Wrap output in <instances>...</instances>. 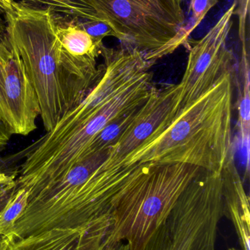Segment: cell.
Returning a JSON list of instances; mask_svg holds the SVG:
<instances>
[{
    "instance_id": "1",
    "label": "cell",
    "mask_w": 250,
    "mask_h": 250,
    "mask_svg": "<svg viewBox=\"0 0 250 250\" xmlns=\"http://www.w3.org/2000/svg\"><path fill=\"white\" fill-rule=\"evenodd\" d=\"M233 70L226 73L205 95L182 110L165 129H156L139 146L101 171L112 173L145 163H182L221 173L234 150Z\"/></svg>"
},
{
    "instance_id": "2",
    "label": "cell",
    "mask_w": 250,
    "mask_h": 250,
    "mask_svg": "<svg viewBox=\"0 0 250 250\" xmlns=\"http://www.w3.org/2000/svg\"><path fill=\"white\" fill-rule=\"evenodd\" d=\"M5 34L22 58L46 132L79 105L93 84L69 74L62 65L55 17L48 10L15 1L4 15Z\"/></svg>"
},
{
    "instance_id": "3",
    "label": "cell",
    "mask_w": 250,
    "mask_h": 250,
    "mask_svg": "<svg viewBox=\"0 0 250 250\" xmlns=\"http://www.w3.org/2000/svg\"><path fill=\"white\" fill-rule=\"evenodd\" d=\"M201 170L182 163L142 164L116 199L107 240L140 250Z\"/></svg>"
},
{
    "instance_id": "4",
    "label": "cell",
    "mask_w": 250,
    "mask_h": 250,
    "mask_svg": "<svg viewBox=\"0 0 250 250\" xmlns=\"http://www.w3.org/2000/svg\"><path fill=\"white\" fill-rule=\"evenodd\" d=\"M152 79V73L147 72L85 124L55 138L42 136L25 148L18 166L17 188L33 192L66 176L107 125L146 102L156 87Z\"/></svg>"
},
{
    "instance_id": "5",
    "label": "cell",
    "mask_w": 250,
    "mask_h": 250,
    "mask_svg": "<svg viewBox=\"0 0 250 250\" xmlns=\"http://www.w3.org/2000/svg\"><path fill=\"white\" fill-rule=\"evenodd\" d=\"M100 20L107 22L120 44L135 48L154 65L189 45V29L177 0H85Z\"/></svg>"
},
{
    "instance_id": "6",
    "label": "cell",
    "mask_w": 250,
    "mask_h": 250,
    "mask_svg": "<svg viewBox=\"0 0 250 250\" xmlns=\"http://www.w3.org/2000/svg\"><path fill=\"white\" fill-rule=\"evenodd\" d=\"M224 215L222 173L201 169L140 250H215Z\"/></svg>"
},
{
    "instance_id": "7",
    "label": "cell",
    "mask_w": 250,
    "mask_h": 250,
    "mask_svg": "<svg viewBox=\"0 0 250 250\" xmlns=\"http://www.w3.org/2000/svg\"><path fill=\"white\" fill-rule=\"evenodd\" d=\"M236 7L234 2L202 38L189 42L186 70L178 84L176 117L209 91L222 76L234 70L235 56L227 48V41Z\"/></svg>"
},
{
    "instance_id": "8",
    "label": "cell",
    "mask_w": 250,
    "mask_h": 250,
    "mask_svg": "<svg viewBox=\"0 0 250 250\" xmlns=\"http://www.w3.org/2000/svg\"><path fill=\"white\" fill-rule=\"evenodd\" d=\"M40 107L35 89L19 53L6 34L0 36V120L13 135L37 128Z\"/></svg>"
},
{
    "instance_id": "9",
    "label": "cell",
    "mask_w": 250,
    "mask_h": 250,
    "mask_svg": "<svg viewBox=\"0 0 250 250\" xmlns=\"http://www.w3.org/2000/svg\"><path fill=\"white\" fill-rule=\"evenodd\" d=\"M178 84L166 85L153 91L138 110L132 124L109 148L107 158L98 167L103 170L123 159L146 141L163 123L170 125L176 117Z\"/></svg>"
},
{
    "instance_id": "10",
    "label": "cell",
    "mask_w": 250,
    "mask_h": 250,
    "mask_svg": "<svg viewBox=\"0 0 250 250\" xmlns=\"http://www.w3.org/2000/svg\"><path fill=\"white\" fill-rule=\"evenodd\" d=\"M54 17L62 65L73 77L93 84L101 73L97 60L101 57L103 41L94 39L70 19Z\"/></svg>"
},
{
    "instance_id": "11",
    "label": "cell",
    "mask_w": 250,
    "mask_h": 250,
    "mask_svg": "<svg viewBox=\"0 0 250 250\" xmlns=\"http://www.w3.org/2000/svg\"><path fill=\"white\" fill-rule=\"evenodd\" d=\"M107 225L88 229H54L12 240L13 250H107Z\"/></svg>"
},
{
    "instance_id": "12",
    "label": "cell",
    "mask_w": 250,
    "mask_h": 250,
    "mask_svg": "<svg viewBox=\"0 0 250 250\" xmlns=\"http://www.w3.org/2000/svg\"><path fill=\"white\" fill-rule=\"evenodd\" d=\"M225 215L234 224L243 250H250V198L235 163V149L222 170Z\"/></svg>"
},
{
    "instance_id": "13",
    "label": "cell",
    "mask_w": 250,
    "mask_h": 250,
    "mask_svg": "<svg viewBox=\"0 0 250 250\" xmlns=\"http://www.w3.org/2000/svg\"><path fill=\"white\" fill-rule=\"evenodd\" d=\"M242 88L238 101L239 112V132L242 148L246 160V173L250 170V73L248 47L242 45L240 62Z\"/></svg>"
},
{
    "instance_id": "14",
    "label": "cell",
    "mask_w": 250,
    "mask_h": 250,
    "mask_svg": "<svg viewBox=\"0 0 250 250\" xmlns=\"http://www.w3.org/2000/svg\"><path fill=\"white\" fill-rule=\"evenodd\" d=\"M26 7L48 10L56 17L66 19L100 20L95 10L85 0H13Z\"/></svg>"
},
{
    "instance_id": "15",
    "label": "cell",
    "mask_w": 250,
    "mask_h": 250,
    "mask_svg": "<svg viewBox=\"0 0 250 250\" xmlns=\"http://www.w3.org/2000/svg\"><path fill=\"white\" fill-rule=\"evenodd\" d=\"M139 108L121 116L107 125L88 144L79 162L95 154L108 151L109 148L117 142L122 134L132 124Z\"/></svg>"
},
{
    "instance_id": "16",
    "label": "cell",
    "mask_w": 250,
    "mask_h": 250,
    "mask_svg": "<svg viewBox=\"0 0 250 250\" xmlns=\"http://www.w3.org/2000/svg\"><path fill=\"white\" fill-rule=\"evenodd\" d=\"M29 192L23 188H17L5 207L0 212V236L11 233L15 223L27 205Z\"/></svg>"
},
{
    "instance_id": "17",
    "label": "cell",
    "mask_w": 250,
    "mask_h": 250,
    "mask_svg": "<svg viewBox=\"0 0 250 250\" xmlns=\"http://www.w3.org/2000/svg\"><path fill=\"white\" fill-rule=\"evenodd\" d=\"M70 20L97 41H103L104 38L107 37L117 38V35L113 28L104 21L85 19H73Z\"/></svg>"
},
{
    "instance_id": "18",
    "label": "cell",
    "mask_w": 250,
    "mask_h": 250,
    "mask_svg": "<svg viewBox=\"0 0 250 250\" xmlns=\"http://www.w3.org/2000/svg\"><path fill=\"white\" fill-rule=\"evenodd\" d=\"M18 166L0 170V212L17 188Z\"/></svg>"
},
{
    "instance_id": "19",
    "label": "cell",
    "mask_w": 250,
    "mask_h": 250,
    "mask_svg": "<svg viewBox=\"0 0 250 250\" xmlns=\"http://www.w3.org/2000/svg\"><path fill=\"white\" fill-rule=\"evenodd\" d=\"M219 0H190V9L192 11V23L191 30H195L205 19L207 13L218 4Z\"/></svg>"
},
{
    "instance_id": "20",
    "label": "cell",
    "mask_w": 250,
    "mask_h": 250,
    "mask_svg": "<svg viewBox=\"0 0 250 250\" xmlns=\"http://www.w3.org/2000/svg\"><path fill=\"white\" fill-rule=\"evenodd\" d=\"M12 134L0 120V153L4 151L11 138Z\"/></svg>"
},
{
    "instance_id": "21",
    "label": "cell",
    "mask_w": 250,
    "mask_h": 250,
    "mask_svg": "<svg viewBox=\"0 0 250 250\" xmlns=\"http://www.w3.org/2000/svg\"><path fill=\"white\" fill-rule=\"evenodd\" d=\"M14 2L13 0H0V13L4 16L11 9L12 5Z\"/></svg>"
},
{
    "instance_id": "22",
    "label": "cell",
    "mask_w": 250,
    "mask_h": 250,
    "mask_svg": "<svg viewBox=\"0 0 250 250\" xmlns=\"http://www.w3.org/2000/svg\"><path fill=\"white\" fill-rule=\"evenodd\" d=\"M16 158V157L15 155L7 157V158L1 157L0 156V170L7 168V167H10V166H13V163L14 161L13 160H15Z\"/></svg>"
},
{
    "instance_id": "23",
    "label": "cell",
    "mask_w": 250,
    "mask_h": 250,
    "mask_svg": "<svg viewBox=\"0 0 250 250\" xmlns=\"http://www.w3.org/2000/svg\"><path fill=\"white\" fill-rule=\"evenodd\" d=\"M114 250H129V247L126 242H117L114 245Z\"/></svg>"
},
{
    "instance_id": "24",
    "label": "cell",
    "mask_w": 250,
    "mask_h": 250,
    "mask_svg": "<svg viewBox=\"0 0 250 250\" xmlns=\"http://www.w3.org/2000/svg\"><path fill=\"white\" fill-rule=\"evenodd\" d=\"M6 23L4 16L0 13V36L5 33Z\"/></svg>"
},
{
    "instance_id": "25",
    "label": "cell",
    "mask_w": 250,
    "mask_h": 250,
    "mask_svg": "<svg viewBox=\"0 0 250 250\" xmlns=\"http://www.w3.org/2000/svg\"><path fill=\"white\" fill-rule=\"evenodd\" d=\"M178 2L180 3L181 4H182V2H183L184 0H177Z\"/></svg>"
},
{
    "instance_id": "26",
    "label": "cell",
    "mask_w": 250,
    "mask_h": 250,
    "mask_svg": "<svg viewBox=\"0 0 250 250\" xmlns=\"http://www.w3.org/2000/svg\"><path fill=\"white\" fill-rule=\"evenodd\" d=\"M228 250H239L237 249H236V248H230Z\"/></svg>"
}]
</instances>
